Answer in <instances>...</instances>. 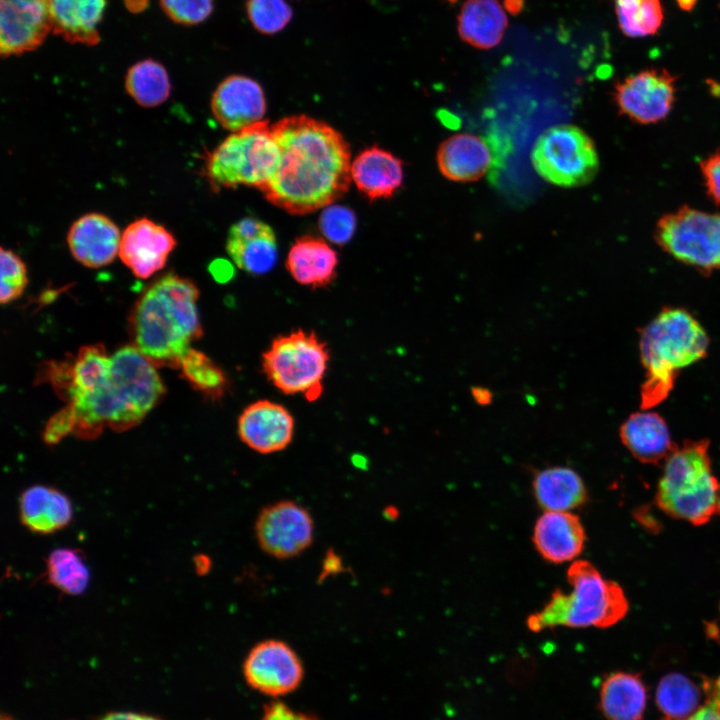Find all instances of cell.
I'll use <instances>...</instances> for the list:
<instances>
[{
    "label": "cell",
    "mask_w": 720,
    "mask_h": 720,
    "mask_svg": "<svg viewBox=\"0 0 720 720\" xmlns=\"http://www.w3.org/2000/svg\"><path fill=\"white\" fill-rule=\"evenodd\" d=\"M684 720H720V675L715 679L708 678L706 701Z\"/></svg>",
    "instance_id": "60d3db41"
},
{
    "label": "cell",
    "mask_w": 720,
    "mask_h": 720,
    "mask_svg": "<svg viewBox=\"0 0 720 720\" xmlns=\"http://www.w3.org/2000/svg\"><path fill=\"white\" fill-rule=\"evenodd\" d=\"M107 0H50L51 26L65 41L95 46Z\"/></svg>",
    "instance_id": "484cf974"
},
{
    "label": "cell",
    "mask_w": 720,
    "mask_h": 720,
    "mask_svg": "<svg viewBox=\"0 0 720 720\" xmlns=\"http://www.w3.org/2000/svg\"><path fill=\"white\" fill-rule=\"evenodd\" d=\"M101 720H161L158 717L134 712H110L104 715Z\"/></svg>",
    "instance_id": "ee69618b"
},
{
    "label": "cell",
    "mask_w": 720,
    "mask_h": 720,
    "mask_svg": "<svg viewBox=\"0 0 720 720\" xmlns=\"http://www.w3.org/2000/svg\"><path fill=\"white\" fill-rule=\"evenodd\" d=\"M271 128L279 158L261 190L271 204L305 215L332 205L348 191L351 152L339 131L304 114L284 117Z\"/></svg>",
    "instance_id": "6da1fadb"
},
{
    "label": "cell",
    "mask_w": 720,
    "mask_h": 720,
    "mask_svg": "<svg viewBox=\"0 0 720 720\" xmlns=\"http://www.w3.org/2000/svg\"><path fill=\"white\" fill-rule=\"evenodd\" d=\"M226 250L237 267L255 275L269 272L278 256L273 229L253 217L242 218L230 227Z\"/></svg>",
    "instance_id": "ffe728a7"
},
{
    "label": "cell",
    "mask_w": 720,
    "mask_h": 720,
    "mask_svg": "<svg viewBox=\"0 0 720 720\" xmlns=\"http://www.w3.org/2000/svg\"><path fill=\"white\" fill-rule=\"evenodd\" d=\"M0 10L3 57L35 50L52 30L50 0H0Z\"/></svg>",
    "instance_id": "5bb4252c"
},
{
    "label": "cell",
    "mask_w": 720,
    "mask_h": 720,
    "mask_svg": "<svg viewBox=\"0 0 720 720\" xmlns=\"http://www.w3.org/2000/svg\"><path fill=\"white\" fill-rule=\"evenodd\" d=\"M677 78L664 68H647L630 74L614 86L617 110L632 122L657 124L672 112Z\"/></svg>",
    "instance_id": "8fae6325"
},
{
    "label": "cell",
    "mask_w": 720,
    "mask_h": 720,
    "mask_svg": "<svg viewBox=\"0 0 720 720\" xmlns=\"http://www.w3.org/2000/svg\"><path fill=\"white\" fill-rule=\"evenodd\" d=\"M654 236L677 261L703 274L720 270V212L681 206L657 220Z\"/></svg>",
    "instance_id": "9c48e42d"
},
{
    "label": "cell",
    "mask_w": 720,
    "mask_h": 720,
    "mask_svg": "<svg viewBox=\"0 0 720 720\" xmlns=\"http://www.w3.org/2000/svg\"><path fill=\"white\" fill-rule=\"evenodd\" d=\"M532 540L543 559L560 564L574 560L581 554L586 534L576 514L570 511H544L535 523Z\"/></svg>",
    "instance_id": "44dd1931"
},
{
    "label": "cell",
    "mask_w": 720,
    "mask_h": 720,
    "mask_svg": "<svg viewBox=\"0 0 720 720\" xmlns=\"http://www.w3.org/2000/svg\"><path fill=\"white\" fill-rule=\"evenodd\" d=\"M261 720H316L312 716L295 711L282 702H272L264 709Z\"/></svg>",
    "instance_id": "b9f144b4"
},
{
    "label": "cell",
    "mask_w": 720,
    "mask_h": 720,
    "mask_svg": "<svg viewBox=\"0 0 720 720\" xmlns=\"http://www.w3.org/2000/svg\"><path fill=\"white\" fill-rule=\"evenodd\" d=\"M319 227L324 236L336 244L348 242L355 231L356 217L352 210L340 205L325 207L320 219Z\"/></svg>",
    "instance_id": "8d00e7d4"
},
{
    "label": "cell",
    "mask_w": 720,
    "mask_h": 720,
    "mask_svg": "<svg viewBox=\"0 0 720 720\" xmlns=\"http://www.w3.org/2000/svg\"><path fill=\"white\" fill-rule=\"evenodd\" d=\"M210 107L223 128L237 132L263 120L266 99L257 81L243 75H231L215 89Z\"/></svg>",
    "instance_id": "e0dca14e"
},
{
    "label": "cell",
    "mask_w": 720,
    "mask_h": 720,
    "mask_svg": "<svg viewBox=\"0 0 720 720\" xmlns=\"http://www.w3.org/2000/svg\"><path fill=\"white\" fill-rule=\"evenodd\" d=\"M240 440L260 454L284 450L294 435V419L281 404L258 400L248 405L237 423Z\"/></svg>",
    "instance_id": "2e32d148"
},
{
    "label": "cell",
    "mask_w": 720,
    "mask_h": 720,
    "mask_svg": "<svg viewBox=\"0 0 720 720\" xmlns=\"http://www.w3.org/2000/svg\"><path fill=\"white\" fill-rule=\"evenodd\" d=\"M243 674L247 684L269 696L295 690L303 679V666L286 642L268 639L257 643L246 656Z\"/></svg>",
    "instance_id": "4fadbf2b"
},
{
    "label": "cell",
    "mask_w": 720,
    "mask_h": 720,
    "mask_svg": "<svg viewBox=\"0 0 720 720\" xmlns=\"http://www.w3.org/2000/svg\"><path fill=\"white\" fill-rule=\"evenodd\" d=\"M534 497L543 511H571L588 500L580 475L570 467L553 466L534 473Z\"/></svg>",
    "instance_id": "4316f807"
},
{
    "label": "cell",
    "mask_w": 720,
    "mask_h": 720,
    "mask_svg": "<svg viewBox=\"0 0 720 720\" xmlns=\"http://www.w3.org/2000/svg\"><path fill=\"white\" fill-rule=\"evenodd\" d=\"M508 21L498 0H467L458 15L460 37L480 49H490L501 41Z\"/></svg>",
    "instance_id": "f1b7e54d"
},
{
    "label": "cell",
    "mask_w": 720,
    "mask_h": 720,
    "mask_svg": "<svg viewBox=\"0 0 720 720\" xmlns=\"http://www.w3.org/2000/svg\"><path fill=\"white\" fill-rule=\"evenodd\" d=\"M181 376L191 387L211 401L221 400L230 383L224 370L202 351L189 348L181 359Z\"/></svg>",
    "instance_id": "d6a6232c"
},
{
    "label": "cell",
    "mask_w": 720,
    "mask_h": 720,
    "mask_svg": "<svg viewBox=\"0 0 720 720\" xmlns=\"http://www.w3.org/2000/svg\"><path fill=\"white\" fill-rule=\"evenodd\" d=\"M504 6L510 13L516 14L523 7V0H504Z\"/></svg>",
    "instance_id": "7dc6e473"
},
{
    "label": "cell",
    "mask_w": 720,
    "mask_h": 720,
    "mask_svg": "<svg viewBox=\"0 0 720 720\" xmlns=\"http://www.w3.org/2000/svg\"><path fill=\"white\" fill-rule=\"evenodd\" d=\"M615 11L619 28L631 38L655 34L664 18L660 0H615Z\"/></svg>",
    "instance_id": "836d02e7"
},
{
    "label": "cell",
    "mask_w": 720,
    "mask_h": 720,
    "mask_svg": "<svg viewBox=\"0 0 720 720\" xmlns=\"http://www.w3.org/2000/svg\"><path fill=\"white\" fill-rule=\"evenodd\" d=\"M160 5L172 21L183 25L199 24L213 10V0H160Z\"/></svg>",
    "instance_id": "74e56055"
},
{
    "label": "cell",
    "mask_w": 720,
    "mask_h": 720,
    "mask_svg": "<svg viewBox=\"0 0 720 720\" xmlns=\"http://www.w3.org/2000/svg\"><path fill=\"white\" fill-rule=\"evenodd\" d=\"M19 518L31 532L49 535L71 523L73 505L61 490L46 485H33L19 497Z\"/></svg>",
    "instance_id": "603a6c76"
},
{
    "label": "cell",
    "mask_w": 720,
    "mask_h": 720,
    "mask_svg": "<svg viewBox=\"0 0 720 720\" xmlns=\"http://www.w3.org/2000/svg\"><path fill=\"white\" fill-rule=\"evenodd\" d=\"M45 577L60 592L75 596L88 588L90 571L80 550L62 547L49 553Z\"/></svg>",
    "instance_id": "1f68e13d"
},
{
    "label": "cell",
    "mask_w": 720,
    "mask_h": 720,
    "mask_svg": "<svg viewBox=\"0 0 720 720\" xmlns=\"http://www.w3.org/2000/svg\"><path fill=\"white\" fill-rule=\"evenodd\" d=\"M246 8L249 21L264 34L281 31L292 17V10L284 0H248Z\"/></svg>",
    "instance_id": "e575fe53"
},
{
    "label": "cell",
    "mask_w": 720,
    "mask_h": 720,
    "mask_svg": "<svg viewBox=\"0 0 720 720\" xmlns=\"http://www.w3.org/2000/svg\"><path fill=\"white\" fill-rule=\"evenodd\" d=\"M329 358L326 343L314 332L299 329L273 339L262 354V368L279 391L313 402L323 392Z\"/></svg>",
    "instance_id": "ba28073f"
},
{
    "label": "cell",
    "mask_w": 720,
    "mask_h": 720,
    "mask_svg": "<svg viewBox=\"0 0 720 720\" xmlns=\"http://www.w3.org/2000/svg\"><path fill=\"white\" fill-rule=\"evenodd\" d=\"M125 2L130 10L139 11L145 6L147 0H125Z\"/></svg>",
    "instance_id": "681fc988"
},
{
    "label": "cell",
    "mask_w": 720,
    "mask_h": 720,
    "mask_svg": "<svg viewBox=\"0 0 720 720\" xmlns=\"http://www.w3.org/2000/svg\"><path fill=\"white\" fill-rule=\"evenodd\" d=\"M254 530L264 553L285 560L299 556L311 546L315 527L304 506L293 500H280L262 508Z\"/></svg>",
    "instance_id": "7c38bea8"
},
{
    "label": "cell",
    "mask_w": 720,
    "mask_h": 720,
    "mask_svg": "<svg viewBox=\"0 0 720 720\" xmlns=\"http://www.w3.org/2000/svg\"><path fill=\"white\" fill-rule=\"evenodd\" d=\"M404 178L402 161L387 150L372 146L351 163V179L369 200L390 198Z\"/></svg>",
    "instance_id": "cb8c5ba5"
},
{
    "label": "cell",
    "mask_w": 720,
    "mask_h": 720,
    "mask_svg": "<svg viewBox=\"0 0 720 720\" xmlns=\"http://www.w3.org/2000/svg\"><path fill=\"white\" fill-rule=\"evenodd\" d=\"M447 1L453 3V2H456L457 0H447Z\"/></svg>",
    "instance_id": "816d5d0a"
},
{
    "label": "cell",
    "mask_w": 720,
    "mask_h": 720,
    "mask_svg": "<svg viewBox=\"0 0 720 720\" xmlns=\"http://www.w3.org/2000/svg\"><path fill=\"white\" fill-rule=\"evenodd\" d=\"M121 235L111 218L92 212L72 223L66 241L77 262L95 269L109 265L119 254Z\"/></svg>",
    "instance_id": "d6986e66"
},
{
    "label": "cell",
    "mask_w": 720,
    "mask_h": 720,
    "mask_svg": "<svg viewBox=\"0 0 720 720\" xmlns=\"http://www.w3.org/2000/svg\"><path fill=\"white\" fill-rule=\"evenodd\" d=\"M531 161L543 179L561 187L588 184L599 170L593 140L582 129L570 124L545 130L535 142Z\"/></svg>",
    "instance_id": "30bf717a"
},
{
    "label": "cell",
    "mask_w": 720,
    "mask_h": 720,
    "mask_svg": "<svg viewBox=\"0 0 720 720\" xmlns=\"http://www.w3.org/2000/svg\"><path fill=\"white\" fill-rule=\"evenodd\" d=\"M279 151L269 121L232 132L205 159V176L214 191L252 186L260 191L276 169Z\"/></svg>",
    "instance_id": "52a82bcc"
},
{
    "label": "cell",
    "mask_w": 720,
    "mask_h": 720,
    "mask_svg": "<svg viewBox=\"0 0 720 720\" xmlns=\"http://www.w3.org/2000/svg\"><path fill=\"white\" fill-rule=\"evenodd\" d=\"M1 304L18 299L28 284V271L21 257L10 249L1 247Z\"/></svg>",
    "instance_id": "d590c367"
},
{
    "label": "cell",
    "mask_w": 720,
    "mask_h": 720,
    "mask_svg": "<svg viewBox=\"0 0 720 720\" xmlns=\"http://www.w3.org/2000/svg\"><path fill=\"white\" fill-rule=\"evenodd\" d=\"M337 266V252L323 238L313 235L297 238L286 259L293 279L314 289L330 285L336 278Z\"/></svg>",
    "instance_id": "d4e9b609"
},
{
    "label": "cell",
    "mask_w": 720,
    "mask_h": 720,
    "mask_svg": "<svg viewBox=\"0 0 720 720\" xmlns=\"http://www.w3.org/2000/svg\"><path fill=\"white\" fill-rule=\"evenodd\" d=\"M499 162L495 144L470 133L449 137L439 147L437 164L441 174L454 182H471L485 176Z\"/></svg>",
    "instance_id": "ac0fdd59"
},
{
    "label": "cell",
    "mask_w": 720,
    "mask_h": 720,
    "mask_svg": "<svg viewBox=\"0 0 720 720\" xmlns=\"http://www.w3.org/2000/svg\"><path fill=\"white\" fill-rule=\"evenodd\" d=\"M697 1L698 0H676V3L681 10L690 12L695 8Z\"/></svg>",
    "instance_id": "c3c4849f"
},
{
    "label": "cell",
    "mask_w": 720,
    "mask_h": 720,
    "mask_svg": "<svg viewBox=\"0 0 720 720\" xmlns=\"http://www.w3.org/2000/svg\"><path fill=\"white\" fill-rule=\"evenodd\" d=\"M0 720H15L7 714H2Z\"/></svg>",
    "instance_id": "f907efd6"
},
{
    "label": "cell",
    "mask_w": 720,
    "mask_h": 720,
    "mask_svg": "<svg viewBox=\"0 0 720 720\" xmlns=\"http://www.w3.org/2000/svg\"><path fill=\"white\" fill-rule=\"evenodd\" d=\"M709 440H685L664 461L656 502L667 515L703 525L720 515V481L712 471Z\"/></svg>",
    "instance_id": "8992f818"
},
{
    "label": "cell",
    "mask_w": 720,
    "mask_h": 720,
    "mask_svg": "<svg viewBox=\"0 0 720 720\" xmlns=\"http://www.w3.org/2000/svg\"><path fill=\"white\" fill-rule=\"evenodd\" d=\"M567 580L571 591H553L542 609L527 617L529 630L608 628L627 614L629 604L621 586L605 579L589 561H574L567 570Z\"/></svg>",
    "instance_id": "5b68a950"
},
{
    "label": "cell",
    "mask_w": 720,
    "mask_h": 720,
    "mask_svg": "<svg viewBox=\"0 0 720 720\" xmlns=\"http://www.w3.org/2000/svg\"><path fill=\"white\" fill-rule=\"evenodd\" d=\"M111 357L108 384L67 404L76 420L73 433L80 439H95L106 427L115 432L135 427L165 394L156 366L133 345L121 347Z\"/></svg>",
    "instance_id": "3957f363"
},
{
    "label": "cell",
    "mask_w": 720,
    "mask_h": 720,
    "mask_svg": "<svg viewBox=\"0 0 720 720\" xmlns=\"http://www.w3.org/2000/svg\"><path fill=\"white\" fill-rule=\"evenodd\" d=\"M647 688L640 674L617 671L600 686V710L606 720H643Z\"/></svg>",
    "instance_id": "83f0119b"
},
{
    "label": "cell",
    "mask_w": 720,
    "mask_h": 720,
    "mask_svg": "<svg viewBox=\"0 0 720 720\" xmlns=\"http://www.w3.org/2000/svg\"><path fill=\"white\" fill-rule=\"evenodd\" d=\"M700 172L707 196L720 207V149L702 159Z\"/></svg>",
    "instance_id": "f35d334b"
},
{
    "label": "cell",
    "mask_w": 720,
    "mask_h": 720,
    "mask_svg": "<svg viewBox=\"0 0 720 720\" xmlns=\"http://www.w3.org/2000/svg\"><path fill=\"white\" fill-rule=\"evenodd\" d=\"M200 292L185 277L168 273L150 283L131 310L133 346L156 367L179 368L203 329L197 308Z\"/></svg>",
    "instance_id": "7a4b0ae2"
},
{
    "label": "cell",
    "mask_w": 720,
    "mask_h": 720,
    "mask_svg": "<svg viewBox=\"0 0 720 720\" xmlns=\"http://www.w3.org/2000/svg\"><path fill=\"white\" fill-rule=\"evenodd\" d=\"M75 416L69 405L59 410L52 416L43 433V440L48 445H55L60 442L68 434L74 432Z\"/></svg>",
    "instance_id": "ab89813d"
},
{
    "label": "cell",
    "mask_w": 720,
    "mask_h": 720,
    "mask_svg": "<svg viewBox=\"0 0 720 720\" xmlns=\"http://www.w3.org/2000/svg\"><path fill=\"white\" fill-rule=\"evenodd\" d=\"M471 396L479 406H488L493 402V392L484 386H473L471 388Z\"/></svg>",
    "instance_id": "7bdbcfd3"
},
{
    "label": "cell",
    "mask_w": 720,
    "mask_h": 720,
    "mask_svg": "<svg viewBox=\"0 0 720 720\" xmlns=\"http://www.w3.org/2000/svg\"><path fill=\"white\" fill-rule=\"evenodd\" d=\"M193 563L198 575L207 574L212 565L210 558L202 553L194 556Z\"/></svg>",
    "instance_id": "bcb514c9"
},
{
    "label": "cell",
    "mask_w": 720,
    "mask_h": 720,
    "mask_svg": "<svg viewBox=\"0 0 720 720\" xmlns=\"http://www.w3.org/2000/svg\"><path fill=\"white\" fill-rule=\"evenodd\" d=\"M341 568H342V563H341L340 558H338V556L335 553L328 552L324 559L323 572H322L321 576H327L331 573H337L341 570Z\"/></svg>",
    "instance_id": "f6af8a7d"
},
{
    "label": "cell",
    "mask_w": 720,
    "mask_h": 720,
    "mask_svg": "<svg viewBox=\"0 0 720 720\" xmlns=\"http://www.w3.org/2000/svg\"><path fill=\"white\" fill-rule=\"evenodd\" d=\"M176 246L173 234L164 226L142 217L122 231L119 258L139 279H148L162 270Z\"/></svg>",
    "instance_id": "9a60e30c"
},
{
    "label": "cell",
    "mask_w": 720,
    "mask_h": 720,
    "mask_svg": "<svg viewBox=\"0 0 720 720\" xmlns=\"http://www.w3.org/2000/svg\"><path fill=\"white\" fill-rule=\"evenodd\" d=\"M709 337L687 310L663 308L640 331L639 352L645 378L640 407L652 409L668 398L679 372L706 357Z\"/></svg>",
    "instance_id": "277c9868"
},
{
    "label": "cell",
    "mask_w": 720,
    "mask_h": 720,
    "mask_svg": "<svg viewBox=\"0 0 720 720\" xmlns=\"http://www.w3.org/2000/svg\"><path fill=\"white\" fill-rule=\"evenodd\" d=\"M708 678L701 683L678 672L666 674L658 683L656 705L661 720H684L697 711L707 698Z\"/></svg>",
    "instance_id": "f546056e"
},
{
    "label": "cell",
    "mask_w": 720,
    "mask_h": 720,
    "mask_svg": "<svg viewBox=\"0 0 720 720\" xmlns=\"http://www.w3.org/2000/svg\"><path fill=\"white\" fill-rule=\"evenodd\" d=\"M125 89L138 105L153 108L169 98L171 83L161 63L145 59L129 68L125 76Z\"/></svg>",
    "instance_id": "4dcf8cb0"
},
{
    "label": "cell",
    "mask_w": 720,
    "mask_h": 720,
    "mask_svg": "<svg viewBox=\"0 0 720 720\" xmlns=\"http://www.w3.org/2000/svg\"><path fill=\"white\" fill-rule=\"evenodd\" d=\"M620 440L641 463L658 464L677 447L665 419L650 409L632 413L620 426Z\"/></svg>",
    "instance_id": "7402d4cb"
}]
</instances>
